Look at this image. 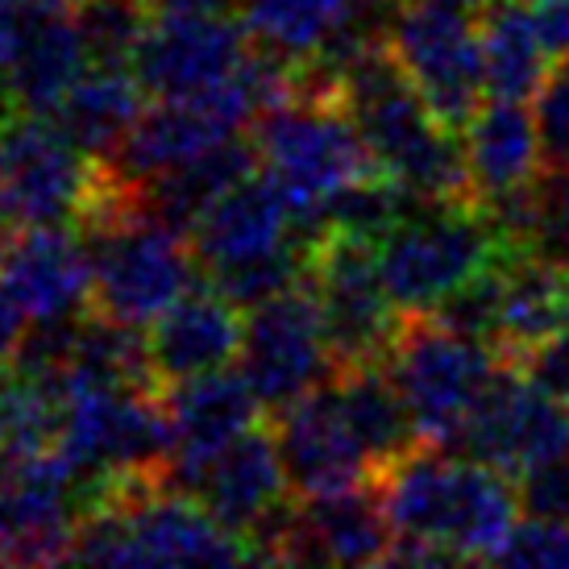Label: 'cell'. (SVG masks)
<instances>
[{
  "label": "cell",
  "mask_w": 569,
  "mask_h": 569,
  "mask_svg": "<svg viewBox=\"0 0 569 569\" xmlns=\"http://www.w3.org/2000/svg\"><path fill=\"white\" fill-rule=\"evenodd\" d=\"M503 253L482 204H416L379 238V270L399 312H437Z\"/></svg>",
  "instance_id": "cell-5"
},
{
  "label": "cell",
  "mask_w": 569,
  "mask_h": 569,
  "mask_svg": "<svg viewBox=\"0 0 569 569\" xmlns=\"http://www.w3.org/2000/svg\"><path fill=\"white\" fill-rule=\"evenodd\" d=\"M71 13L80 26L88 63L104 67H133V54L154 21V9L146 0H83Z\"/></svg>",
  "instance_id": "cell-28"
},
{
  "label": "cell",
  "mask_w": 569,
  "mask_h": 569,
  "mask_svg": "<svg viewBox=\"0 0 569 569\" xmlns=\"http://www.w3.org/2000/svg\"><path fill=\"white\" fill-rule=\"evenodd\" d=\"M33 9H42V13H71V9H80L83 0H30Z\"/></svg>",
  "instance_id": "cell-38"
},
{
  "label": "cell",
  "mask_w": 569,
  "mask_h": 569,
  "mask_svg": "<svg viewBox=\"0 0 569 569\" xmlns=\"http://www.w3.org/2000/svg\"><path fill=\"white\" fill-rule=\"evenodd\" d=\"M253 33L246 21L217 13H154L133 71L154 100H196L233 80L250 59Z\"/></svg>",
  "instance_id": "cell-13"
},
{
  "label": "cell",
  "mask_w": 569,
  "mask_h": 569,
  "mask_svg": "<svg viewBox=\"0 0 569 569\" xmlns=\"http://www.w3.org/2000/svg\"><path fill=\"white\" fill-rule=\"evenodd\" d=\"M250 129L258 162L283 188L300 229L320 224L349 188L382 174L349 112L325 96H291L287 104L262 112Z\"/></svg>",
  "instance_id": "cell-2"
},
{
  "label": "cell",
  "mask_w": 569,
  "mask_h": 569,
  "mask_svg": "<svg viewBox=\"0 0 569 569\" xmlns=\"http://www.w3.org/2000/svg\"><path fill=\"white\" fill-rule=\"evenodd\" d=\"M466 458L520 478L540 461L569 453V403L549 396L516 362H503L458 437Z\"/></svg>",
  "instance_id": "cell-12"
},
{
  "label": "cell",
  "mask_w": 569,
  "mask_h": 569,
  "mask_svg": "<svg viewBox=\"0 0 569 569\" xmlns=\"http://www.w3.org/2000/svg\"><path fill=\"white\" fill-rule=\"evenodd\" d=\"M162 396H167V411H171L174 428L171 482L183 490H196L200 475L238 437H246L258 425V411H262L253 387L233 366L171 382Z\"/></svg>",
  "instance_id": "cell-17"
},
{
  "label": "cell",
  "mask_w": 569,
  "mask_h": 569,
  "mask_svg": "<svg viewBox=\"0 0 569 569\" xmlns=\"http://www.w3.org/2000/svg\"><path fill=\"white\" fill-rule=\"evenodd\" d=\"M274 441L287 482L300 499L375 482V461L349 425L337 379L308 391L291 408L274 411Z\"/></svg>",
  "instance_id": "cell-14"
},
{
  "label": "cell",
  "mask_w": 569,
  "mask_h": 569,
  "mask_svg": "<svg viewBox=\"0 0 569 569\" xmlns=\"http://www.w3.org/2000/svg\"><path fill=\"white\" fill-rule=\"evenodd\" d=\"M100 188V159L47 112H0V204L21 224H80Z\"/></svg>",
  "instance_id": "cell-9"
},
{
  "label": "cell",
  "mask_w": 569,
  "mask_h": 569,
  "mask_svg": "<svg viewBox=\"0 0 569 569\" xmlns=\"http://www.w3.org/2000/svg\"><path fill=\"white\" fill-rule=\"evenodd\" d=\"M59 449L80 475L83 495L117 478H171L174 428L167 396L154 387L121 382L67 387Z\"/></svg>",
  "instance_id": "cell-4"
},
{
  "label": "cell",
  "mask_w": 569,
  "mask_h": 569,
  "mask_svg": "<svg viewBox=\"0 0 569 569\" xmlns=\"http://www.w3.org/2000/svg\"><path fill=\"white\" fill-rule=\"evenodd\" d=\"M387 38L432 117L445 129L461 133L487 96L475 4L470 0H396Z\"/></svg>",
  "instance_id": "cell-8"
},
{
  "label": "cell",
  "mask_w": 569,
  "mask_h": 569,
  "mask_svg": "<svg viewBox=\"0 0 569 569\" xmlns=\"http://www.w3.org/2000/svg\"><path fill=\"white\" fill-rule=\"evenodd\" d=\"M566 329H569V262H566Z\"/></svg>",
  "instance_id": "cell-40"
},
{
  "label": "cell",
  "mask_w": 569,
  "mask_h": 569,
  "mask_svg": "<svg viewBox=\"0 0 569 569\" xmlns=\"http://www.w3.org/2000/svg\"><path fill=\"white\" fill-rule=\"evenodd\" d=\"M540 21V33H545V47L553 59L569 54V0H532Z\"/></svg>",
  "instance_id": "cell-36"
},
{
  "label": "cell",
  "mask_w": 569,
  "mask_h": 569,
  "mask_svg": "<svg viewBox=\"0 0 569 569\" xmlns=\"http://www.w3.org/2000/svg\"><path fill=\"white\" fill-rule=\"evenodd\" d=\"M83 67H88V50H83L76 13H38L30 38L4 80V100H9V109L50 117L63 104V96L76 88Z\"/></svg>",
  "instance_id": "cell-25"
},
{
  "label": "cell",
  "mask_w": 569,
  "mask_h": 569,
  "mask_svg": "<svg viewBox=\"0 0 569 569\" xmlns=\"http://www.w3.org/2000/svg\"><path fill=\"white\" fill-rule=\"evenodd\" d=\"M42 9H33L30 0H0V112H9V100H4V80L13 71L17 54L30 38L33 17Z\"/></svg>",
  "instance_id": "cell-34"
},
{
  "label": "cell",
  "mask_w": 569,
  "mask_h": 569,
  "mask_svg": "<svg viewBox=\"0 0 569 569\" xmlns=\"http://www.w3.org/2000/svg\"><path fill=\"white\" fill-rule=\"evenodd\" d=\"M523 516L537 520H569V453L553 461H540L516 478Z\"/></svg>",
  "instance_id": "cell-31"
},
{
  "label": "cell",
  "mask_w": 569,
  "mask_h": 569,
  "mask_svg": "<svg viewBox=\"0 0 569 569\" xmlns=\"http://www.w3.org/2000/svg\"><path fill=\"white\" fill-rule=\"evenodd\" d=\"M238 370L267 411H283L337 375L317 291L308 279L246 312Z\"/></svg>",
  "instance_id": "cell-10"
},
{
  "label": "cell",
  "mask_w": 569,
  "mask_h": 569,
  "mask_svg": "<svg viewBox=\"0 0 569 569\" xmlns=\"http://www.w3.org/2000/svg\"><path fill=\"white\" fill-rule=\"evenodd\" d=\"M478 38H482L487 96L495 100L537 96L553 54L545 47L532 0H495L487 9H478Z\"/></svg>",
  "instance_id": "cell-26"
},
{
  "label": "cell",
  "mask_w": 569,
  "mask_h": 569,
  "mask_svg": "<svg viewBox=\"0 0 569 569\" xmlns=\"http://www.w3.org/2000/svg\"><path fill=\"white\" fill-rule=\"evenodd\" d=\"M495 566L523 569H569V520H537L528 516L511 528L503 549L495 553Z\"/></svg>",
  "instance_id": "cell-30"
},
{
  "label": "cell",
  "mask_w": 569,
  "mask_h": 569,
  "mask_svg": "<svg viewBox=\"0 0 569 569\" xmlns=\"http://www.w3.org/2000/svg\"><path fill=\"white\" fill-rule=\"evenodd\" d=\"M241 337H246V308H238L229 296H221L208 283L179 296L146 329V346H150L154 375L167 391L171 382L233 366L241 353Z\"/></svg>",
  "instance_id": "cell-18"
},
{
  "label": "cell",
  "mask_w": 569,
  "mask_h": 569,
  "mask_svg": "<svg viewBox=\"0 0 569 569\" xmlns=\"http://www.w3.org/2000/svg\"><path fill=\"white\" fill-rule=\"evenodd\" d=\"M13 229H17L13 221H4V217H0V258H4V250H9V238H13Z\"/></svg>",
  "instance_id": "cell-39"
},
{
  "label": "cell",
  "mask_w": 569,
  "mask_h": 569,
  "mask_svg": "<svg viewBox=\"0 0 569 569\" xmlns=\"http://www.w3.org/2000/svg\"><path fill=\"white\" fill-rule=\"evenodd\" d=\"M425 445L458 449L466 420L499 375L503 353L432 312H403L396 346L382 358Z\"/></svg>",
  "instance_id": "cell-3"
},
{
  "label": "cell",
  "mask_w": 569,
  "mask_h": 569,
  "mask_svg": "<svg viewBox=\"0 0 569 569\" xmlns=\"http://www.w3.org/2000/svg\"><path fill=\"white\" fill-rule=\"evenodd\" d=\"M83 511L80 475L63 449L4 458L0 470V561L59 566L71 561Z\"/></svg>",
  "instance_id": "cell-11"
},
{
  "label": "cell",
  "mask_w": 569,
  "mask_h": 569,
  "mask_svg": "<svg viewBox=\"0 0 569 569\" xmlns=\"http://www.w3.org/2000/svg\"><path fill=\"white\" fill-rule=\"evenodd\" d=\"M188 238L204 267V279H221L229 270L253 267L291 250L303 233L283 188L258 167L238 188H229L221 200L204 208V217L191 224Z\"/></svg>",
  "instance_id": "cell-15"
},
{
  "label": "cell",
  "mask_w": 569,
  "mask_h": 569,
  "mask_svg": "<svg viewBox=\"0 0 569 569\" xmlns=\"http://www.w3.org/2000/svg\"><path fill=\"white\" fill-rule=\"evenodd\" d=\"M26 325H30V317H26L21 303L9 296V287L0 283V375L13 366L17 349L26 341Z\"/></svg>",
  "instance_id": "cell-35"
},
{
  "label": "cell",
  "mask_w": 569,
  "mask_h": 569,
  "mask_svg": "<svg viewBox=\"0 0 569 569\" xmlns=\"http://www.w3.org/2000/svg\"><path fill=\"white\" fill-rule=\"evenodd\" d=\"M461 142H466L478 204L516 196L540 183L545 174L537 117L523 100H495V96L482 100V109L461 129Z\"/></svg>",
  "instance_id": "cell-21"
},
{
  "label": "cell",
  "mask_w": 569,
  "mask_h": 569,
  "mask_svg": "<svg viewBox=\"0 0 569 569\" xmlns=\"http://www.w3.org/2000/svg\"><path fill=\"white\" fill-rule=\"evenodd\" d=\"M366 0H241V21L258 47L308 63L362 33Z\"/></svg>",
  "instance_id": "cell-24"
},
{
  "label": "cell",
  "mask_w": 569,
  "mask_h": 569,
  "mask_svg": "<svg viewBox=\"0 0 569 569\" xmlns=\"http://www.w3.org/2000/svg\"><path fill=\"white\" fill-rule=\"evenodd\" d=\"M80 233L96 262L92 308L133 329H150L204 274L188 233L146 208Z\"/></svg>",
  "instance_id": "cell-6"
},
{
  "label": "cell",
  "mask_w": 569,
  "mask_h": 569,
  "mask_svg": "<svg viewBox=\"0 0 569 569\" xmlns=\"http://www.w3.org/2000/svg\"><path fill=\"white\" fill-rule=\"evenodd\" d=\"M0 470H4V445H0Z\"/></svg>",
  "instance_id": "cell-42"
},
{
  "label": "cell",
  "mask_w": 569,
  "mask_h": 569,
  "mask_svg": "<svg viewBox=\"0 0 569 569\" xmlns=\"http://www.w3.org/2000/svg\"><path fill=\"white\" fill-rule=\"evenodd\" d=\"M287 490H291V482H287L283 458H279L274 428L253 425L246 437H238L208 466L191 495H200L224 528H233L238 537H250L270 511H279L287 503Z\"/></svg>",
  "instance_id": "cell-20"
},
{
  "label": "cell",
  "mask_w": 569,
  "mask_h": 569,
  "mask_svg": "<svg viewBox=\"0 0 569 569\" xmlns=\"http://www.w3.org/2000/svg\"><path fill=\"white\" fill-rule=\"evenodd\" d=\"M154 13H217V9H229L238 0H146Z\"/></svg>",
  "instance_id": "cell-37"
},
{
  "label": "cell",
  "mask_w": 569,
  "mask_h": 569,
  "mask_svg": "<svg viewBox=\"0 0 569 569\" xmlns=\"http://www.w3.org/2000/svg\"><path fill=\"white\" fill-rule=\"evenodd\" d=\"M532 117H537L545 171H569V54L549 67L545 83L532 96Z\"/></svg>",
  "instance_id": "cell-29"
},
{
  "label": "cell",
  "mask_w": 569,
  "mask_h": 569,
  "mask_svg": "<svg viewBox=\"0 0 569 569\" xmlns=\"http://www.w3.org/2000/svg\"><path fill=\"white\" fill-rule=\"evenodd\" d=\"M258 167H262L258 162V146L241 142V138H224V142L200 150L196 159L154 174L150 183H142L138 200H142L150 217H159V221L191 233V224L204 217V208L212 200H221L229 188H238L241 179L253 174Z\"/></svg>",
  "instance_id": "cell-22"
},
{
  "label": "cell",
  "mask_w": 569,
  "mask_h": 569,
  "mask_svg": "<svg viewBox=\"0 0 569 569\" xmlns=\"http://www.w3.org/2000/svg\"><path fill=\"white\" fill-rule=\"evenodd\" d=\"M337 379V391H341V403H346V416L362 449L375 461V478L396 466L399 458H408L411 449H420V432H416V420H411L408 403L399 396L396 379L387 362H362V366H346L332 375Z\"/></svg>",
  "instance_id": "cell-27"
},
{
  "label": "cell",
  "mask_w": 569,
  "mask_h": 569,
  "mask_svg": "<svg viewBox=\"0 0 569 569\" xmlns=\"http://www.w3.org/2000/svg\"><path fill=\"white\" fill-rule=\"evenodd\" d=\"M540 253L569 262V171L540 179Z\"/></svg>",
  "instance_id": "cell-32"
},
{
  "label": "cell",
  "mask_w": 569,
  "mask_h": 569,
  "mask_svg": "<svg viewBox=\"0 0 569 569\" xmlns=\"http://www.w3.org/2000/svg\"><path fill=\"white\" fill-rule=\"evenodd\" d=\"M391 549H396V528L382 511L375 482L296 503V566L300 561L375 566L391 561Z\"/></svg>",
  "instance_id": "cell-19"
},
{
  "label": "cell",
  "mask_w": 569,
  "mask_h": 569,
  "mask_svg": "<svg viewBox=\"0 0 569 569\" xmlns=\"http://www.w3.org/2000/svg\"><path fill=\"white\" fill-rule=\"evenodd\" d=\"M470 4H475V9H487V4H495V0H470Z\"/></svg>",
  "instance_id": "cell-41"
},
{
  "label": "cell",
  "mask_w": 569,
  "mask_h": 569,
  "mask_svg": "<svg viewBox=\"0 0 569 569\" xmlns=\"http://www.w3.org/2000/svg\"><path fill=\"white\" fill-rule=\"evenodd\" d=\"M146 88L133 67H104L96 63L83 71L76 88L63 96V104L50 112L67 138L88 150L92 159H109L117 146L126 142V133L138 126L146 112Z\"/></svg>",
  "instance_id": "cell-23"
},
{
  "label": "cell",
  "mask_w": 569,
  "mask_h": 569,
  "mask_svg": "<svg viewBox=\"0 0 569 569\" xmlns=\"http://www.w3.org/2000/svg\"><path fill=\"white\" fill-rule=\"evenodd\" d=\"M528 379L545 387L549 396L566 399L569 403V329H561L557 337H549L545 346H537L532 353H523L516 362Z\"/></svg>",
  "instance_id": "cell-33"
},
{
  "label": "cell",
  "mask_w": 569,
  "mask_h": 569,
  "mask_svg": "<svg viewBox=\"0 0 569 569\" xmlns=\"http://www.w3.org/2000/svg\"><path fill=\"white\" fill-rule=\"evenodd\" d=\"M300 233L308 238V274L303 279L317 291L337 370L382 362L396 346L403 312L382 283L379 241L332 229V224L300 229Z\"/></svg>",
  "instance_id": "cell-7"
},
{
  "label": "cell",
  "mask_w": 569,
  "mask_h": 569,
  "mask_svg": "<svg viewBox=\"0 0 569 569\" xmlns=\"http://www.w3.org/2000/svg\"><path fill=\"white\" fill-rule=\"evenodd\" d=\"M516 478L475 458H449V449L420 445L387 466L379 487L382 511L396 528V566H453L495 561L516 528Z\"/></svg>",
  "instance_id": "cell-1"
},
{
  "label": "cell",
  "mask_w": 569,
  "mask_h": 569,
  "mask_svg": "<svg viewBox=\"0 0 569 569\" xmlns=\"http://www.w3.org/2000/svg\"><path fill=\"white\" fill-rule=\"evenodd\" d=\"M0 283L38 320L83 317L96 300V262L76 224H21L0 258Z\"/></svg>",
  "instance_id": "cell-16"
}]
</instances>
